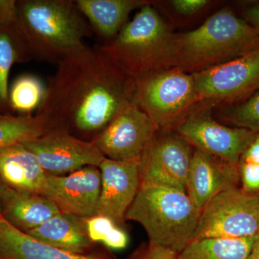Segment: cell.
I'll list each match as a JSON object with an SVG mask.
<instances>
[{
	"mask_svg": "<svg viewBox=\"0 0 259 259\" xmlns=\"http://www.w3.org/2000/svg\"><path fill=\"white\" fill-rule=\"evenodd\" d=\"M131 259H181L180 254L166 248L148 244Z\"/></svg>",
	"mask_w": 259,
	"mask_h": 259,
	"instance_id": "28",
	"label": "cell"
},
{
	"mask_svg": "<svg viewBox=\"0 0 259 259\" xmlns=\"http://www.w3.org/2000/svg\"><path fill=\"white\" fill-rule=\"evenodd\" d=\"M258 233L259 194L236 187L218 194L202 209L193 241L244 238Z\"/></svg>",
	"mask_w": 259,
	"mask_h": 259,
	"instance_id": "7",
	"label": "cell"
},
{
	"mask_svg": "<svg viewBox=\"0 0 259 259\" xmlns=\"http://www.w3.org/2000/svg\"><path fill=\"white\" fill-rule=\"evenodd\" d=\"M192 148L178 134H155L140 158L141 185L167 187L187 193Z\"/></svg>",
	"mask_w": 259,
	"mask_h": 259,
	"instance_id": "8",
	"label": "cell"
},
{
	"mask_svg": "<svg viewBox=\"0 0 259 259\" xmlns=\"http://www.w3.org/2000/svg\"><path fill=\"white\" fill-rule=\"evenodd\" d=\"M158 130L134 102L124 107L93 141L107 158L139 159Z\"/></svg>",
	"mask_w": 259,
	"mask_h": 259,
	"instance_id": "10",
	"label": "cell"
},
{
	"mask_svg": "<svg viewBox=\"0 0 259 259\" xmlns=\"http://www.w3.org/2000/svg\"><path fill=\"white\" fill-rule=\"evenodd\" d=\"M98 168L102 184L97 214L110 218L119 226L125 222L141 186L140 158L116 161L105 158Z\"/></svg>",
	"mask_w": 259,
	"mask_h": 259,
	"instance_id": "14",
	"label": "cell"
},
{
	"mask_svg": "<svg viewBox=\"0 0 259 259\" xmlns=\"http://www.w3.org/2000/svg\"><path fill=\"white\" fill-rule=\"evenodd\" d=\"M209 3L207 0H174L171 4L180 14L190 15L198 13Z\"/></svg>",
	"mask_w": 259,
	"mask_h": 259,
	"instance_id": "30",
	"label": "cell"
},
{
	"mask_svg": "<svg viewBox=\"0 0 259 259\" xmlns=\"http://www.w3.org/2000/svg\"><path fill=\"white\" fill-rule=\"evenodd\" d=\"M248 259H259V233L255 236L254 243Z\"/></svg>",
	"mask_w": 259,
	"mask_h": 259,
	"instance_id": "33",
	"label": "cell"
},
{
	"mask_svg": "<svg viewBox=\"0 0 259 259\" xmlns=\"http://www.w3.org/2000/svg\"><path fill=\"white\" fill-rule=\"evenodd\" d=\"M241 180L239 165L195 149L192 156L187 193L199 210L223 191L238 187Z\"/></svg>",
	"mask_w": 259,
	"mask_h": 259,
	"instance_id": "15",
	"label": "cell"
},
{
	"mask_svg": "<svg viewBox=\"0 0 259 259\" xmlns=\"http://www.w3.org/2000/svg\"><path fill=\"white\" fill-rule=\"evenodd\" d=\"M15 0H0V29L13 26L16 22Z\"/></svg>",
	"mask_w": 259,
	"mask_h": 259,
	"instance_id": "29",
	"label": "cell"
},
{
	"mask_svg": "<svg viewBox=\"0 0 259 259\" xmlns=\"http://www.w3.org/2000/svg\"><path fill=\"white\" fill-rule=\"evenodd\" d=\"M49 175L61 176L86 166L99 167L105 156L93 141H84L63 130H51L24 143Z\"/></svg>",
	"mask_w": 259,
	"mask_h": 259,
	"instance_id": "11",
	"label": "cell"
},
{
	"mask_svg": "<svg viewBox=\"0 0 259 259\" xmlns=\"http://www.w3.org/2000/svg\"><path fill=\"white\" fill-rule=\"evenodd\" d=\"M15 28L31 58L59 64L92 28L72 0H18Z\"/></svg>",
	"mask_w": 259,
	"mask_h": 259,
	"instance_id": "2",
	"label": "cell"
},
{
	"mask_svg": "<svg viewBox=\"0 0 259 259\" xmlns=\"http://www.w3.org/2000/svg\"><path fill=\"white\" fill-rule=\"evenodd\" d=\"M176 128L177 134L195 149L237 166L258 134L241 127H227L200 114L189 115Z\"/></svg>",
	"mask_w": 259,
	"mask_h": 259,
	"instance_id": "12",
	"label": "cell"
},
{
	"mask_svg": "<svg viewBox=\"0 0 259 259\" xmlns=\"http://www.w3.org/2000/svg\"><path fill=\"white\" fill-rule=\"evenodd\" d=\"M101 184V173L97 166L83 167L66 176L47 174L44 196L61 212L91 218L97 214Z\"/></svg>",
	"mask_w": 259,
	"mask_h": 259,
	"instance_id": "13",
	"label": "cell"
},
{
	"mask_svg": "<svg viewBox=\"0 0 259 259\" xmlns=\"http://www.w3.org/2000/svg\"><path fill=\"white\" fill-rule=\"evenodd\" d=\"M0 259H105L78 254L45 244L0 217Z\"/></svg>",
	"mask_w": 259,
	"mask_h": 259,
	"instance_id": "20",
	"label": "cell"
},
{
	"mask_svg": "<svg viewBox=\"0 0 259 259\" xmlns=\"http://www.w3.org/2000/svg\"><path fill=\"white\" fill-rule=\"evenodd\" d=\"M89 238L93 243H101L109 249H124L128 244L127 233L110 218L97 215L86 218Z\"/></svg>",
	"mask_w": 259,
	"mask_h": 259,
	"instance_id": "25",
	"label": "cell"
},
{
	"mask_svg": "<svg viewBox=\"0 0 259 259\" xmlns=\"http://www.w3.org/2000/svg\"><path fill=\"white\" fill-rule=\"evenodd\" d=\"M221 115L236 127L259 133V89L243 101L223 109Z\"/></svg>",
	"mask_w": 259,
	"mask_h": 259,
	"instance_id": "26",
	"label": "cell"
},
{
	"mask_svg": "<svg viewBox=\"0 0 259 259\" xmlns=\"http://www.w3.org/2000/svg\"><path fill=\"white\" fill-rule=\"evenodd\" d=\"M175 68L191 74L259 49V34L231 10H220L195 30L175 34Z\"/></svg>",
	"mask_w": 259,
	"mask_h": 259,
	"instance_id": "3",
	"label": "cell"
},
{
	"mask_svg": "<svg viewBox=\"0 0 259 259\" xmlns=\"http://www.w3.org/2000/svg\"><path fill=\"white\" fill-rule=\"evenodd\" d=\"M49 131L38 116L0 114V148L33 141Z\"/></svg>",
	"mask_w": 259,
	"mask_h": 259,
	"instance_id": "23",
	"label": "cell"
},
{
	"mask_svg": "<svg viewBox=\"0 0 259 259\" xmlns=\"http://www.w3.org/2000/svg\"><path fill=\"white\" fill-rule=\"evenodd\" d=\"M243 19L259 34V3L245 8L243 11Z\"/></svg>",
	"mask_w": 259,
	"mask_h": 259,
	"instance_id": "32",
	"label": "cell"
},
{
	"mask_svg": "<svg viewBox=\"0 0 259 259\" xmlns=\"http://www.w3.org/2000/svg\"><path fill=\"white\" fill-rule=\"evenodd\" d=\"M5 187H6V185H5L4 182L0 178V202H1L2 195H3V192H4ZM0 217H1V207H0Z\"/></svg>",
	"mask_w": 259,
	"mask_h": 259,
	"instance_id": "34",
	"label": "cell"
},
{
	"mask_svg": "<svg viewBox=\"0 0 259 259\" xmlns=\"http://www.w3.org/2000/svg\"><path fill=\"white\" fill-rule=\"evenodd\" d=\"M0 207L2 218L25 233L61 212L45 196L14 190L8 186L2 195Z\"/></svg>",
	"mask_w": 259,
	"mask_h": 259,
	"instance_id": "17",
	"label": "cell"
},
{
	"mask_svg": "<svg viewBox=\"0 0 259 259\" xmlns=\"http://www.w3.org/2000/svg\"><path fill=\"white\" fill-rule=\"evenodd\" d=\"M135 81V103L158 130L177 127L199 102L193 76L177 68L162 70Z\"/></svg>",
	"mask_w": 259,
	"mask_h": 259,
	"instance_id": "6",
	"label": "cell"
},
{
	"mask_svg": "<svg viewBox=\"0 0 259 259\" xmlns=\"http://www.w3.org/2000/svg\"><path fill=\"white\" fill-rule=\"evenodd\" d=\"M47 87L40 78L30 74L20 75L9 88V102L12 111L22 115L37 111L45 96Z\"/></svg>",
	"mask_w": 259,
	"mask_h": 259,
	"instance_id": "24",
	"label": "cell"
},
{
	"mask_svg": "<svg viewBox=\"0 0 259 259\" xmlns=\"http://www.w3.org/2000/svg\"><path fill=\"white\" fill-rule=\"evenodd\" d=\"M31 59L15 28V24L0 29V114L13 112L10 105L8 86L10 70L17 63L25 62Z\"/></svg>",
	"mask_w": 259,
	"mask_h": 259,
	"instance_id": "22",
	"label": "cell"
},
{
	"mask_svg": "<svg viewBox=\"0 0 259 259\" xmlns=\"http://www.w3.org/2000/svg\"><path fill=\"white\" fill-rule=\"evenodd\" d=\"M200 213L185 192L141 185L125 219L144 228L149 244L180 254L193 241Z\"/></svg>",
	"mask_w": 259,
	"mask_h": 259,
	"instance_id": "5",
	"label": "cell"
},
{
	"mask_svg": "<svg viewBox=\"0 0 259 259\" xmlns=\"http://www.w3.org/2000/svg\"><path fill=\"white\" fill-rule=\"evenodd\" d=\"M243 190L249 193L259 192V163H239Z\"/></svg>",
	"mask_w": 259,
	"mask_h": 259,
	"instance_id": "27",
	"label": "cell"
},
{
	"mask_svg": "<svg viewBox=\"0 0 259 259\" xmlns=\"http://www.w3.org/2000/svg\"><path fill=\"white\" fill-rule=\"evenodd\" d=\"M135 86L136 81L96 48L83 45L58 64L35 115L49 131L63 130L93 140L134 102Z\"/></svg>",
	"mask_w": 259,
	"mask_h": 259,
	"instance_id": "1",
	"label": "cell"
},
{
	"mask_svg": "<svg viewBox=\"0 0 259 259\" xmlns=\"http://www.w3.org/2000/svg\"><path fill=\"white\" fill-rule=\"evenodd\" d=\"M149 2L145 0H76L75 4L99 36L112 40L127 23L129 15Z\"/></svg>",
	"mask_w": 259,
	"mask_h": 259,
	"instance_id": "18",
	"label": "cell"
},
{
	"mask_svg": "<svg viewBox=\"0 0 259 259\" xmlns=\"http://www.w3.org/2000/svg\"><path fill=\"white\" fill-rule=\"evenodd\" d=\"M47 177L37 156L23 144L0 148V178L5 185L44 196Z\"/></svg>",
	"mask_w": 259,
	"mask_h": 259,
	"instance_id": "16",
	"label": "cell"
},
{
	"mask_svg": "<svg viewBox=\"0 0 259 259\" xmlns=\"http://www.w3.org/2000/svg\"><path fill=\"white\" fill-rule=\"evenodd\" d=\"M175 34L150 3L112 40L95 47L134 80L175 68Z\"/></svg>",
	"mask_w": 259,
	"mask_h": 259,
	"instance_id": "4",
	"label": "cell"
},
{
	"mask_svg": "<svg viewBox=\"0 0 259 259\" xmlns=\"http://www.w3.org/2000/svg\"><path fill=\"white\" fill-rule=\"evenodd\" d=\"M255 236L244 238H207L191 242L181 259H248Z\"/></svg>",
	"mask_w": 259,
	"mask_h": 259,
	"instance_id": "21",
	"label": "cell"
},
{
	"mask_svg": "<svg viewBox=\"0 0 259 259\" xmlns=\"http://www.w3.org/2000/svg\"><path fill=\"white\" fill-rule=\"evenodd\" d=\"M85 219L60 212L27 234L37 241L59 249L85 254L93 243L89 238Z\"/></svg>",
	"mask_w": 259,
	"mask_h": 259,
	"instance_id": "19",
	"label": "cell"
},
{
	"mask_svg": "<svg viewBox=\"0 0 259 259\" xmlns=\"http://www.w3.org/2000/svg\"><path fill=\"white\" fill-rule=\"evenodd\" d=\"M240 163H259V133L243 153Z\"/></svg>",
	"mask_w": 259,
	"mask_h": 259,
	"instance_id": "31",
	"label": "cell"
},
{
	"mask_svg": "<svg viewBox=\"0 0 259 259\" xmlns=\"http://www.w3.org/2000/svg\"><path fill=\"white\" fill-rule=\"evenodd\" d=\"M199 102H236L259 89V49L192 74Z\"/></svg>",
	"mask_w": 259,
	"mask_h": 259,
	"instance_id": "9",
	"label": "cell"
}]
</instances>
